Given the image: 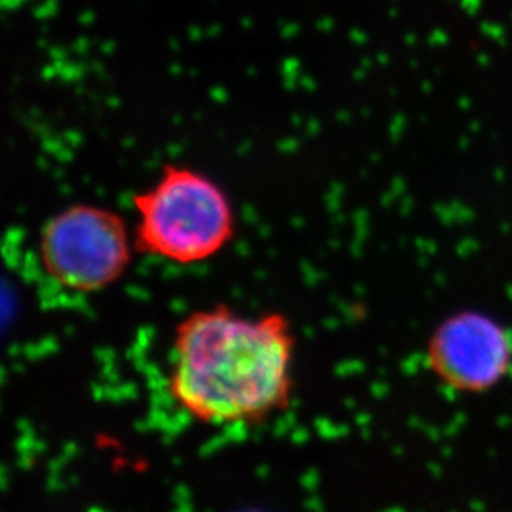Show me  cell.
Returning a JSON list of instances; mask_svg holds the SVG:
<instances>
[{
    "label": "cell",
    "mask_w": 512,
    "mask_h": 512,
    "mask_svg": "<svg viewBox=\"0 0 512 512\" xmlns=\"http://www.w3.org/2000/svg\"><path fill=\"white\" fill-rule=\"evenodd\" d=\"M294 348L279 312L251 319L224 304L196 310L174 332L168 390L204 425H261L289 408Z\"/></svg>",
    "instance_id": "6da1fadb"
},
{
    "label": "cell",
    "mask_w": 512,
    "mask_h": 512,
    "mask_svg": "<svg viewBox=\"0 0 512 512\" xmlns=\"http://www.w3.org/2000/svg\"><path fill=\"white\" fill-rule=\"evenodd\" d=\"M39 251L50 279L85 294L115 284L131 262L125 219L93 204H73L50 218Z\"/></svg>",
    "instance_id": "3957f363"
},
{
    "label": "cell",
    "mask_w": 512,
    "mask_h": 512,
    "mask_svg": "<svg viewBox=\"0 0 512 512\" xmlns=\"http://www.w3.org/2000/svg\"><path fill=\"white\" fill-rule=\"evenodd\" d=\"M428 363L451 388L486 392L512 367L511 332L479 312L451 315L428 343Z\"/></svg>",
    "instance_id": "277c9868"
},
{
    "label": "cell",
    "mask_w": 512,
    "mask_h": 512,
    "mask_svg": "<svg viewBox=\"0 0 512 512\" xmlns=\"http://www.w3.org/2000/svg\"><path fill=\"white\" fill-rule=\"evenodd\" d=\"M136 251L178 264L208 261L236 234V216L224 189L201 171L166 165L150 188L133 198Z\"/></svg>",
    "instance_id": "7a4b0ae2"
}]
</instances>
